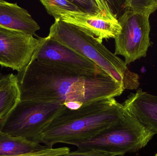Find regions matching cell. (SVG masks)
I'll return each mask as SVG.
<instances>
[{
	"mask_svg": "<svg viewBox=\"0 0 157 156\" xmlns=\"http://www.w3.org/2000/svg\"><path fill=\"white\" fill-rule=\"evenodd\" d=\"M154 136L128 112L121 122L73 145L78 150H98L123 156L144 148Z\"/></svg>",
	"mask_w": 157,
	"mask_h": 156,
	"instance_id": "cell-5",
	"label": "cell"
},
{
	"mask_svg": "<svg viewBox=\"0 0 157 156\" xmlns=\"http://www.w3.org/2000/svg\"><path fill=\"white\" fill-rule=\"evenodd\" d=\"M0 27L33 36L40 29L26 9L3 0H0Z\"/></svg>",
	"mask_w": 157,
	"mask_h": 156,
	"instance_id": "cell-11",
	"label": "cell"
},
{
	"mask_svg": "<svg viewBox=\"0 0 157 156\" xmlns=\"http://www.w3.org/2000/svg\"><path fill=\"white\" fill-rule=\"evenodd\" d=\"M48 36L88 59L124 87L137 89L139 76L132 72L123 60L109 50L102 43L60 19H55Z\"/></svg>",
	"mask_w": 157,
	"mask_h": 156,
	"instance_id": "cell-3",
	"label": "cell"
},
{
	"mask_svg": "<svg viewBox=\"0 0 157 156\" xmlns=\"http://www.w3.org/2000/svg\"><path fill=\"white\" fill-rule=\"evenodd\" d=\"M40 2L45 7L48 13L55 19H57L59 15L63 11L79 12L78 7L72 2V0H40Z\"/></svg>",
	"mask_w": 157,
	"mask_h": 156,
	"instance_id": "cell-14",
	"label": "cell"
},
{
	"mask_svg": "<svg viewBox=\"0 0 157 156\" xmlns=\"http://www.w3.org/2000/svg\"><path fill=\"white\" fill-rule=\"evenodd\" d=\"M57 19L75 27L100 43L104 39L115 38L121 30L117 15L113 13L107 1L98 13L63 11Z\"/></svg>",
	"mask_w": 157,
	"mask_h": 156,
	"instance_id": "cell-7",
	"label": "cell"
},
{
	"mask_svg": "<svg viewBox=\"0 0 157 156\" xmlns=\"http://www.w3.org/2000/svg\"><path fill=\"white\" fill-rule=\"evenodd\" d=\"M58 156H116L113 154L95 150H78Z\"/></svg>",
	"mask_w": 157,
	"mask_h": 156,
	"instance_id": "cell-17",
	"label": "cell"
},
{
	"mask_svg": "<svg viewBox=\"0 0 157 156\" xmlns=\"http://www.w3.org/2000/svg\"><path fill=\"white\" fill-rule=\"evenodd\" d=\"M20 100L16 75H0V121L13 110Z\"/></svg>",
	"mask_w": 157,
	"mask_h": 156,
	"instance_id": "cell-12",
	"label": "cell"
},
{
	"mask_svg": "<svg viewBox=\"0 0 157 156\" xmlns=\"http://www.w3.org/2000/svg\"><path fill=\"white\" fill-rule=\"evenodd\" d=\"M70 151V148L68 147L54 148L47 147L44 149L32 153L16 155L0 156H58L68 153Z\"/></svg>",
	"mask_w": 157,
	"mask_h": 156,
	"instance_id": "cell-16",
	"label": "cell"
},
{
	"mask_svg": "<svg viewBox=\"0 0 157 156\" xmlns=\"http://www.w3.org/2000/svg\"><path fill=\"white\" fill-rule=\"evenodd\" d=\"M155 156H157V154L155 155Z\"/></svg>",
	"mask_w": 157,
	"mask_h": 156,
	"instance_id": "cell-18",
	"label": "cell"
},
{
	"mask_svg": "<svg viewBox=\"0 0 157 156\" xmlns=\"http://www.w3.org/2000/svg\"><path fill=\"white\" fill-rule=\"evenodd\" d=\"M123 105L146 128L157 134V95L150 94L142 89L131 93Z\"/></svg>",
	"mask_w": 157,
	"mask_h": 156,
	"instance_id": "cell-10",
	"label": "cell"
},
{
	"mask_svg": "<svg viewBox=\"0 0 157 156\" xmlns=\"http://www.w3.org/2000/svg\"><path fill=\"white\" fill-rule=\"evenodd\" d=\"M65 108L58 103L20 100L0 121V131L41 144L44 130Z\"/></svg>",
	"mask_w": 157,
	"mask_h": 156,
	"instance_id": "cell-4",
	"label": "cell"
},
{
	"mask_svg": "<svg viewBox=\"0 0 157 156\" xmlns=\"http://www.w3.org/2000/svg\"><path fill=\"white\" fill-rule=\"evenodd\" d=\"M16 76L21 100L58 103L70 110L118 97L124 90L106 73L85 75L37 60Z\"/></svg>",
	"mask_w": 157,
	"mask_h": 156,
	"instance_id": "cell-1",
	"label": "cell"
},
{
	"mask_svg": "<svg viewBox=\"0 0 157 156\" xmlns=\"http://www.w3.org/2000/svg\"><path fill=\"white\" fill-rule=\"evenodd\" d=\"M151 9H124L118 18L121 30L115 38L114 55L124 58L126 65L147 56L151 46L149 16Z\"/></svg>",
	"mask_w": 157,
	"mask_h": 156,
	"instance_id": "cell-6",
	"label": "cell"
},
{
	"mask_svg": "<svg viewBox=\"0 0 157 156\" xmlns=\"http://www.w3.org/2000/svg\"><path fill=\"white\" fill-rule=\"evenodd\" d=\"M47 146L35 143L0 131V156L16 155L39 151Z\"/></svg>",
	"mask_w": 157,
	"mask_h": 156,
	"instance_id": "cell-13",
	"label": "cell"
},
{
	"mask_svg": "<svg viewBox=\"0 0 157 156\" xmlns=\"http://www.w3.org/2000/svg\"><path fill=\"white\" fill-rule=\"evenodd\" d=\"M127 111L114 98L104 99L76 110L65 108L44 130L41 143L73 145L95 136L125 119Z\"/></svg>",
	"mask_w": 157,
	"mask_h": 156,
	"instance_id": "cell-2",
	"label": "cell"
},
{
	"mask_svg": "<svg viewBox=\"0 0 157 156\" xmlns=\"http://www.w3.org/2000/svg\"><path fill=\"white\" fill-rule=\"evenodd\" d=\"M124 9L157 10V0H127L123 4Z\"/></svg>",
	"mask_w": 157,
	"mask_h": 156,
	"instance_id": "cell-15",
	"label": "cell"
},
{
	"mask_svg": "<svg viewBox=\"0 0 157 156\" xmlns=\"http://www.w3.org/2000/svg\"><path fill=\"white\" fill-rule=\"evenodd\" d=\"M39 42L32 35L0 27V65L21 72L30 63Z\"/></svg>",
	"mask_w": 157,
	"mask_h": 156,
	"instance_id": "cell-9",
	"label": "cell"
},
{
	"mask_svg": "<svg viewBox=\"0 0 157 156\" xmlns=\"http://www.w3.org/2000/svg\"><path fill=\"white\" fill-rule=\"evenodd\" d=\"M38 37L39 43L31 60L64 67L85 75L106 73L88 59L48 36L44 38Z\"/></svg>",
	"mask_w": 157,
	"mask_h": 156,
	"instance_id": "cell-8",
	"label": "cell"
}]
</instances>
